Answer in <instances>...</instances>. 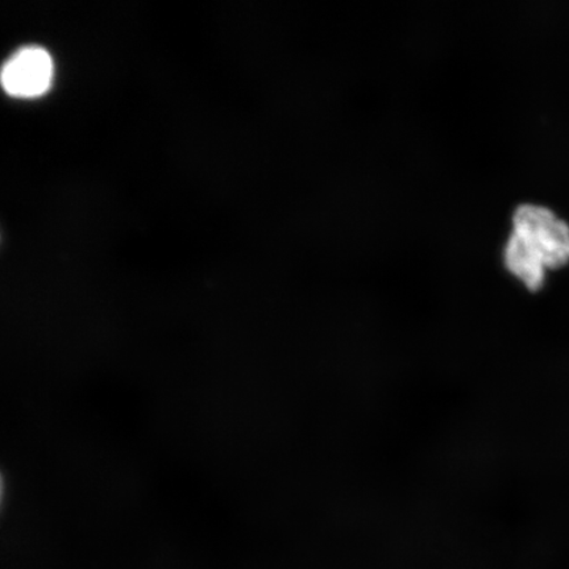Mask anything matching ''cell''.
Listing matches in <instances>:
<instances>
[{"mask_svg":"<svg viewBox=\"0 0 569 569\" xmlns=\"http://www.w3.org/2000/svg\"><path fill=\"white\" fill-rule=\"evenodd\" d=\"M53 76L52 56L41 47H24L6 61L2 84L11 97L38 98L51 89Z\"/></svg>","mask_w":569,"mask_h":569,"instance_id":"2","label":"cell"},{"mask_svg":"<svg viewBox=\"0 0 569 569\" xmlns=\"http://www.w3.org/2000/svg\"><path fill=\"white\" fill-rule=\"evenodd\" d=\"M503 264L531 291L543 288L547 270L569 264V226L545 206L519 204L511 217Z\"/></svg>","mask_w":569,"mask_h":569,"instance_id":"1","label":"cell"}]
</instances>
